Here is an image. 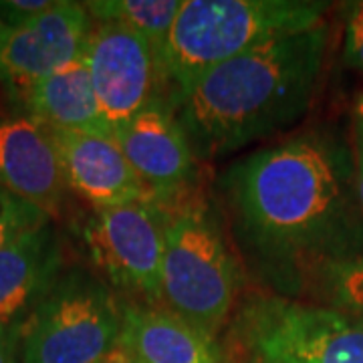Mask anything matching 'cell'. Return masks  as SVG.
<instances>
[{"instance_id":"10","label":"cell","mask_w":363,"mask_h":363,"mask_svg":"<svg viewBox=\"0 0 363 363\" xmlns=\"http://www.w3.org/2000/svg\"><path fill=\"white\" fill-rule=\"evenodd\" d=\"M113 135L150 196L162 208L176 204L194 180L198 160L166 97L157 95Z\"/></svg>"},{"instance_id":"1","label":"cell","mask_w":363,"mask_h":363,"mask_svg":"<svg viewBox=\"0 0 363 363\" xmlns=\"http://www.w3.org/2000/svg\"><path fill=\"white\" fill-rule=\"evenodd\" d=\"M218 188L238 240L271 274L363 252L353 152L329 133L305 131L238 157Z\"/></svg>"},{"instance_id":"17","label":"cell","mask_w":363,"mask_h":363,"mask_svg":"<svg viewBox=\"0 0 363 363\" xmlns=\"http://www.w3.org/2000/svg\"><path fill=\"white\" fill-rule=\"evenodd\" d=\"M313 277L327 298L325 307L363 315V252L335 259L313 269Z\"/></svg>"},{"instance_id":"14","label":"cell","mask_w":363,"mask_h":363,"mask_svg":"<svg viewBox=\"0 0 363 363\" xmlns=\"http://www.w3.org/2000/svg\"><path fill=\"white\" fill-rule=\"evenodd\" d=\"M138 363H228L218 339L164 305L130 301L121 307V337Z\"/></svg>"},{"instance_id":"11","label":"cell","mask_w":363,"mask_h":363,"mask_svg":"<svg viewBox=\"0 0 363 363\" xmlns=\"http://www.w3.org/2000/svg\"><path fill=\"white\" fill-rule=\"evenodd\" d=\"M0 186L49 218L69 192L55 133L18 101L0 107Z\"/></svg>"},{"instance_id":"4","label":"cell","mask_w":363,"mask_h":363,"mask_svg":"<svg viewBox=\"0 0 363 363\" xmlns=\"http://www.w3.org/2000/svg\"><path fill=\"white\" fill-rule=\"evenodd\" d=\"M164 212L162 305L218 339L238 307V260L206 204L190 200Z\"/></svg>"},{"instance_id":"19","label":"cell","mask_w":363,"mask_h":363,"mask_svg":"<svg viewBox=\"0 0 363 363\" xmlns=\"http://www.w3.org/2000/svg\"><path fill=\"white\" fill-rule=\"evenodd\" d=\"M343 63L363 75V0L343 4Z\"/></svg>"},{"instance_id":"15","label":"cell","mask_w":363,"mask_h":363,"mask_svg":"<svg viewBox=\"0 0 363 363\" xmlns=\"http://www.w3.org/2000/svg\"><path fill=\"white\" fill-rule=\"evenodd\" d=\"M16 101L55 131L113 133L99 107L83 57L40 79Z\"/></svg>"},{"instance_id":"13","label":"cell","mask_w":363,"mask_h":363,"mask_svg":"<svg viewBox=\"0 0 363 363\" xmlns=\"http://www.w3.org/2000/svg\"><path fill=\"white\" fill-rule=\"evenodd\" d=\"M63 274V240L47 222L0 250V329L21 335Z\"/></svg>"},{"instance_id":"21","label":"cell","mask_w":363,"mask_h":363,"mask_svg":"<svg viewBox=\"0 0 363 363\" xmlns=\"http://www.w3.org/2000/svg\"><path fill=\"white\" fill-rule=\"evenodd\" d=\"M351 152L355 164L357 194L363 208V107L357 101L353 104V116H351Z\"/></svg>"},{"instance_id":"8","label":"cell","mask_w":363,"mask_h":363,"mask_svg":"<svg viewBox=\"0 0 363 363\" xmlns=\"http://www.w3.org/2000/svg\"><path fill=\"white\" fill-rule=\"evenodd\" d=\"M83 59L111 131L157 95H164L160 52L143 35L128 26L97 23Z\"/></svg>"},{"instance_id":"20","label":"cell","mask_w":363,"mask_h":363,"mask_svg":"<svg viewBox=\"0 0 363 363\" xmlns=\"http://www.w3.org/2000/svg\"><path fill=\"white\" fill-rule=\"evenodd\" d=\"M55 0H2L0 2V21L4 26L23 25L26 21L49 11Z\"/></svg>"},{"instance_id":"9","label":"cell","mask_w":363,"mask_h":363,"mask_svg":"<svg viewBox=\"0 0 363 363\" xmlns=\"http://www.w3.org/2000/svg\"><path fill=\"white\" fill-rule=\"evenodd\" d=\"M95 21L83 2L55 0L49 11L0 33V83L21 99L40 79L83 57Z\"/></svg>"},{"instance_id":"5","label":"cell","mask_w":363,"mask_h":363,"mask_svg":"<svg viewBox=\"0 0 363 363\" xmlns=\"http://www.w3.org/2000/svg\"><path fill=\"white\" fill-rule=\"evenodd\" d=\"M228 337L245 363H363V315L272 293L236 307Z\"/></svg>"},{"instance_id":"25","label":"cell","mask_w":363,"mask_h":363,"mask_svg":"<svg viewBox=\"0 0 363 363\" xmlns=\"http://www.w3.org/2000/svg\"><path fill=\"white\" fill-rule=\"evenodd\" d=\"M2 28H4V25H2V21H0V33H2Z\"/></svg>"},{"instance_id":"6","label":"cell","mask_w":363,"mask_h":363,"mask_svg":"<svg viewBox=\"0 0 363 363\" xmlns=\"http://www.w3.org/2000/svg\"><path fill=\"white\" fill-rule=\"evenodd\" d=\"M121 307L93 272H63L18 335L21 363H101L121 337Z\"/></svg>"},{"instance_id":"16","label":"cell","mask_w":363,"mask_h":363,"mask_svg":"<svg viewBox=\"0 0 363 363\" xmlns=\"http://www.w3.org/2000/svg\"><path fill=\"white\" fill-rule=\"evenodd\" d=\"M83 4L93 21L128 26L143 35L160 52L184 0H91Z\"/></svg>"},{"instance_id":"12","label":"cell","mask_w":363,"mask_h":363,"mask_svg":"<svg viewBox=\"0 0 363 363\" xmlns=\"http://www.w3.org/2000/svg\"><path fill=\"white\" fill-rule=\"evenodd\" d=\"M67 188L97 208L154 200L109 131H55ZM156 202V200H154Z\"/></svg>"},{"instance_id":"24","label":"cell","mask_w":363,"mask_h":363,"mask_svg":"<svg viewBox=\"0 0 363 363\" xmlns=\"http://www.w3.org/2000/svg\"><path fill=\"white\" fill-rule=\"evenodd\" d=\"M355 101H357V104H359L363 107V93H359V95L355 97Z\"/></svg>"},{"instance_id":"7","label":"cell","mask_w":363,"mask_h":363,"mask_svg":"<svg viewBox=\"0 0 363 363\" xmlns=\"http://www.w3.org/2000/svg\"><path fill=\"white\" fill-rule=\"evenodd\" d=\"M81 240L111 289L162 305L166 212L154 200L97 208L83 220Z\"/></svg>"},{"instance_id":"3","label":"cell","mask_w":363,"mask_h":363,"mask_svg":"<svg viewBox=\"0 0 363 363\" xmlns=\"http://www.w3.org/2000/svg\"><path fill=\"white\" fill-rule=\"evenodd\" d=\"M327 2L184 0L160 49L164 97L172 107L198 79L262 43L323 25Z\"/></svg>"},{"instance_id":"18","label":"cell","mask_w":363,"mask_h":363,"mask_svg":"<svg viewBox=\"0 0 363 363\" xmlns=\"http://www.w3.org/2000/svg\"><path fill=\"white\" fill-rule=\"evenodd\" d=\"M47 222L51 218L43 210L0 186V250Z\"/></svg>"},{"instance_id":"22","label":"cell","mask_w":363,"mask_h":363,"mask_svg":"<svg viewBox=\"0 0 363 363\" xmlns=\"http://www.w3.org/2000/svg\"><path fill=\"white\" fill-rule=\"evenodd\" d=\"M0 363H21L18 337L6 329H0Z\"/></svg>"},{"instance_id":"23","label":"cell","mask_w":363,"mask_h":363,"mask_svg":"<svg viewBox=\"0 0 363 363\" xmlns=\"http://www.w3.org/2000/svg\"><path fill=\"white\" fill-rule=\"evenodd\" d=\"M101 363H138L133 359V355H131L130 351L125 350V347H121L119 343H117V347L107 357H105Z\"/></svg>"},{"instance_id":"2","label":"cell","mask_w":363,"mask_h":363,"mask_svg":"<svg viewBox=\"0 0 363 363\" xmlns=\"http://www.w3.org/2000/svg\"><path fill=\"white\" fill-rule=\"evenodd\" d=\"M327 25L271 39L198 79L174 107L196 160L214 162L291 128L323 75Z\"/></svg>"}]
</instances>
